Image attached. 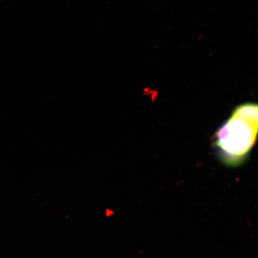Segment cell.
<instances>
[{
  "label": "cell",
  "instance_id": "1",
  "mask_svg": "<svg viewBox=\"0 0 258 258\" xmlns=\"http://www.w3.org/2000/svg\"><path fill=\"white\" fill-rule=\"evenodd\" d=\"M257 106L247 103L238 106L215 135V146L221 162L229 166L243 163L256 140Z\"/></svg>",
  "mask_w": 258,
  "mask_h": 258
}]
</instances>
